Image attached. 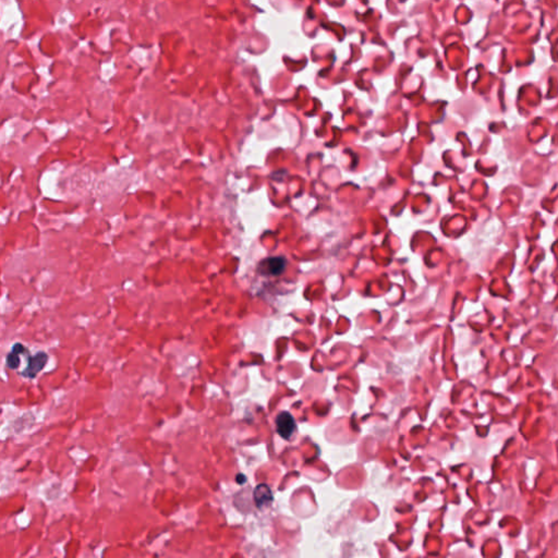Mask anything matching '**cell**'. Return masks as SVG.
I'll return each instance as SVG.
<instances>
[{
  "label": "cell",
  "mask_w": 558,
  "mask_h": 558,
  "mask_svg": "<svg viewBox=\"0 0 558 558\" xmlns=\"http://www.w3.org/2000/svg\"><path fill=\"white\" fill-rule=\"evenodd\" d=\"M296 421L294 417L289 412L284 411L276 419V430L277 433L284 440H290L296 431Z\"/></svg>",
  "instance_id": "obj_1"
},
{
  "label": "cell",
  "mask_w": 558,
  "mask_h": 558,
  "mask_svg": "<svg viewBox=\"0 0 558 558\" xmlns=\"http://www.w3.org/2000/svg\"><path fill=\"white\" fill-rule=\"evenodd\" d=\"M48 361V356L46 353H37L35 356L29 357L28 359V366L22 372V375L29 379H34L43 368L45 367L46 363Z\"/></svg>",
  "instance_id": "obj_2"
},
{
  "label": "cell",
  "mask_w": 558,
  "mask_h": 558,
  "mask_svg": "<svg viewBox=\"0 0 558 558\" xmlns=\"http://www.w3.org/2000/svg\"><path fill=\"white\" fill-rule=\"evenodd\" d=\"M286 266V260L284 257H270V259L264 260L260 266L259 272L264 275H279L285 270Z\"/></svg>",
  "instance_id": "obj_3"
},
{
  "label": "cell",
  "mask_w": 558,
  "mask_h": 558,
  "mask_svg": "<svg viewBox=\"0 0 558 558\" xmlns=\"http://www.w3.org/2000/svg\"><path fill=\"white\" fill-rule=\"evenodd\" d=\"M254 501L259 508L270 504L273 501V495L270 487L265 484H260L254 490Z\"/></svg>",
  "instance_id": "obj_4"
},
{
  "label": "cell",
  "mask_w": 558,
  "mask_h": 558,
  "mask_svg": "<svg viewBox=\"0 0 558 558\" xmlns=\"http://www.w3.org/2000/svg\"><path fill=\"white\" fill-rule=\"evenodd\" d=\"M25 351H27V349L24 348L22 343H19V342L14 343L12 350L7 356V361H6L7 366L11 368V370L18 368L20 365V356L22 354H25Z\"/></svg>",
  "instance_id": "obj_5"
}]
</instances>
